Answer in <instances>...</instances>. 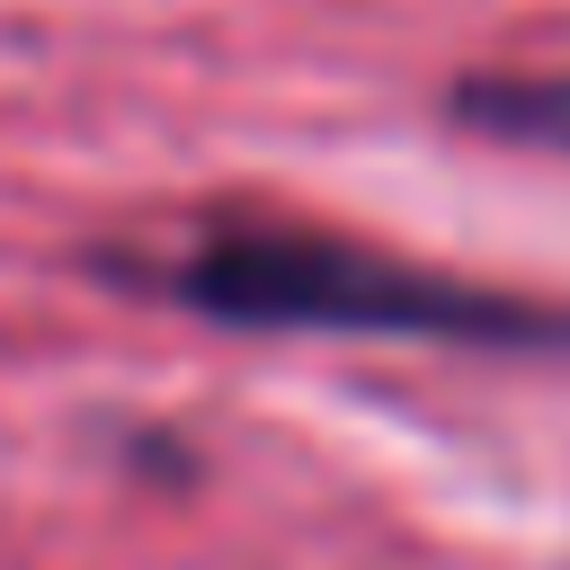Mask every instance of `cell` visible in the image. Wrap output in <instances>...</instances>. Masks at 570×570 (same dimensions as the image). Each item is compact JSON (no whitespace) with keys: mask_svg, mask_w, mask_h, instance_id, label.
I'll use <instances>...</instances> for the list:
<instances>
[{"mask_svg":"<svg viewBox=\"0 0 570 570\" xmlns=\"http://www.w3.org/2000/svg\"><path fill=\"white\" fill-rule=\"evenodd\" d=\"M160 285L214 321L258 330H374V338H463V347H570V312L454 285L347 240L303 232H214L160 267Z\"/></svg>","mask_w":570,"mask_h":570,"instance_id":"6da1fadb","label":"cell"},{"mask_svg":"<svg viewBox=\"0 0 570 570\" xmlns=\"http://www.w3.org/2000/svg\"><path fill=\"white\" fill-rule=\"evenodd\" d=\"M454 116L499 134V142H543L570 151V71H508V80H463Z\"/></svg>","mask_w":570,"mask_h":570,"instance_id":"7a4b0ae2","label":"cell"}]
</instances>
